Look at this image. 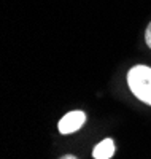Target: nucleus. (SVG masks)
<instances>
[{"instance_id":"f257e3e1","label":"nucleus","mask_w":151,"mask_h":159,"mask_svg":"<svg viewBox=\"0 0 151 159\" xmlns=\"http://www.w3.org/2000/svg\"><path fill=\"white\" fill-rule=\"evenodd\" d=\"M127 84L132 94L142 102L151 105V69L146 65H135L127 73Z\"/></svg>"},{"instance_id":"f03ea898","label":"nucleus","mask_w":151,"mask_h":159,"mask_svg":"<svg viewBox=\"0 0 151 159\" xmlns=\"http://www.w3.org/2000/svg\"><path fill=\"white\" fill-rule=\"evenodd\" d=\"M86 123V115L85 111L81 110H73V111H68L57 124L59 132L61 134H72V132H76L78 129H81Z\"/></svg>"},{"instance_id":"7ed1b4c3","label":"nucleus","mask_w":151,"mask_h":159,"mask_svg":"<svg viewBox=\"0 0 151 159\" xmlns=\"http://www.w3.org/2000/svg\"><path fill=\"white\" fill-rule=\"evenodd\" d=\"M115 154V143L112 139H105L99 145H95V148L92 150L94 159H110Z\"/></svg>"},{"instance_id":"20e7f679","label":"nucleus","mask_w":151,"mask_h":159,"mask_svg":"<svg viewBox=\"0 0 151 159\" xmlns=\"http://www.w3.org/2000/svg\"><path fill=\"white\" fill-rule=\"evenodd\" d=\"M145 42H146V45H148L149 49H151V22L148 24V27H146V30H145Z\"/></svg>"},{"instance_id":"39448f33","label":"nucleus","mask_w":151,"mask_h":159,"mask_svg":"<svg viewBox=\"0 0 151 159\" xmlns=\"http://www.w3.org/2000/svg\"><path fill=\"white\" fill-rule=\"evenodd\" d=\"M59 159H78V157L73 156V154H65V156H62V157H59Z\"/></svg>"}]
</instances>
